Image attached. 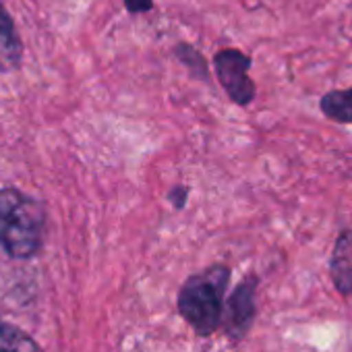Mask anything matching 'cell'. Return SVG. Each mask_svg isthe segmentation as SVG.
Returning a JSON list of instances; mask_svg holds the SVG:
<instances>
[{"label":"cell","mask_w":352,"mask_h":352,"mask_svg":"<svg viewBox=\"0 0 352 352\" xmlns=\"http://www.w3.org/2000/svg\"><path fill=\"white\" fill-rule=\"evenodd\" d=\"M21 65V42L7 9L0 3V69L15 71Z\"/></svg>","instance_id":"8992f818"},{"label":"cell","mask_w":352,"mask_h":352,"mask_svg":"<svg viewBox=\"0 0 352 352\" xmlns=\"http://www.w3.org/2000/svg\"><path fill=\"white\" fill-rule=\"evenodd\" d=\"M230 267L214 263L197 272L181 286L176 307L181 317L195 329L197 336H212L224 321V294L230 284Z\"/></svg>","instance_id":"6da1fadb"},{"label":"cell","mask_w":352,"mask_h":352,"mask_svg":"<svg viewBox=\"0 0 352 352\" xmlns=\"http://www.w3.org/2000/svg\"><path fill=\"white\" fill-rule=\"evenodd\" d=\"M46 214L40 201L19 189L0 191V247L15 259L34 257L44 241Z\"/></svg>","instance_id":"7a4b0ae2"},{"label":"cell","mask_w":352,"mask_h":352,"mask_svg":"<svg viewBox=\"0 0 352 352\" xmlns=\"http://www.w3.org/2000/svg\"><path fill=\"white\" fill-rule=\"evenodd\" d=\"M329 276L342 296H352V226L340 230L333 243L329 257Z\"/></svg>","instance_id":"5b68a950"},{"label":"cell","mask_w":352,"mask_h":352,"mask_svg":"<svg viewBox=\"0 0 352 352\" xmlns=\"http://www.w3.org/2000/svg\"><path fill=\"white\" fill-rule=\"evenodd\" d=\"M257 290H259V278L257 274L251 272L236 284L234 292L228 296L222 323L232 344L243 342L249 329L253 327L257 315Z\"/></svg>","instance_id":"277c9868"},{"label":"cell","mask_w":352,"mask_h":352,"mask_svg":"<svg viewBox=\"0 0 352 352\" xmlns=\"http://www.w3.org/2000/svg\"><path fill=\"white\" fill-rule=\"evenodd\" d=\"M122 3L131 15H143L153 9V0H122Z\"/></svg>","instance_id":"8fae6325"},{"label":"cell","mask_w":352,"mask_h":352,"mask_svg":"<svg viewBox=\"0 0 352 352\" xmlns=\"http://www.w3.org/2000/svg\"><path fill=\"white\" fill-rule=\"evenodd\" d=\"M189 195H191V189L187 187V185H174L170 191H168V201H170V206L176 210V212H181V210H185V206H187V201H189Z\"/></svg>","instance_id":"30bf717a"},{"label":"cell","mask_w":352,"mask_h":352,"mask_svg":"<svg viewBox=\"0 0 352 352\" xmlns=\"http://www.w3.org/2000/svg\"><path fill=\"white\" fill-rule=\"evenodd\" d=\"M172 54H174L176 60H179V63L189 71V75H191L195 81H204V83H210V81H212L210 63L206 60V56H204L193 44H189V42H179V44H174Z\"/></svg>","instance_id":"ba28073f"},{"label":"cell","mask_w":352,"mask_h":352,"mask_svg":"<svg viewBox=\"0 0 352 352\" xmlns=\"http://www.w3.org/2000/svg\"><path fill=\"white\" fill-rule=\"evenodd\" d=\"M319 110L338 124H352V87L327 91L319 100Z\"/></svg>","instance_id":"52a82bcc"},{"label":"cell","mask_w":352,"mask_h":352,"mask_svg":"<svg viewBox=\"0 0 352 352\" xmlns=\"http://www.w3.org/2000/svg\"><path fill=\"white\" fill-rule=\"evenodd\" d=\"M0 352H42V350L34 342V338L28 336L23 329L0 319Z\"/></svg>","instance_id":"9c48e42d"},{"label":"cell","mask_w":352,"mask_h":352,"mask_svg":"<svg viewBox=\"0 0 352 352\" xmlns=\"http://www.w3.org/2000/svg\"><path fill=\"white\" fill-rule=\"evenodd\" d=\"M253 67V58L239 48H222L214 54V71L216 77L226 91L228 100L241 108H247L257 98V85L249 77V69Z\"/></svg>","instance_id":"3957f363"}]
</instances>
